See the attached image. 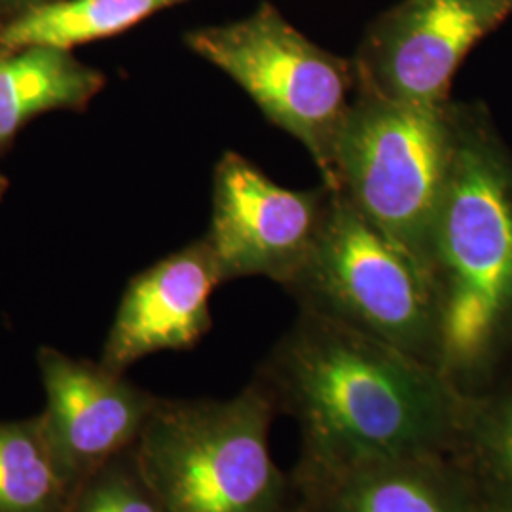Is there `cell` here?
<instances>
[{"label":"cell","instance_id":"5","mask_svg":"<svg viewBox=\"0 0 512 512\" xmlns=\"http://www.w3.org/2000/svg\"><path fill=\"white\" fill-rule=\"evenodd\" d=\"M283 289L298 310L359 330L439 368L433 275L338 190H332L310 255Z\"/></svg>","mask_w":512,"mask_h":512},{"label":"cell","instance_id":"11","mask_svg":"<svg viewBox=\"0 0 512 512\" xmlns=\"http://www.w3.org/2000/svg\"><path fill=\"white\" fill-rule=\"evenodd\" d=\"M291 478L302 512H484L454 459L439 454Z\"/></svg>","mask_w":512,"mask_h":512},{"label":"cell","instance_id":"8","mask_svg":"<svg viewBox=\"0 0 512 512\" xmlns=\"http://www.w3.org/2000/svg\"><path fill=\"white\" fill-rule=\"evenodd\" d=\"M512 16V0H401L353 57L359 84L385 99L437 107L463 59Z\"/></svg>","mask_w":512,"mask_h":512},{"label":"cell","instance_id":"1","mask_svg":"<svg viewBox=\"0 0 512 512\" xmlns=\"http://www.w3.org/2000/svg\"><path fill=\"white\" fill-rule=\"evenodd\" d=\"M255 382L275 414L298 427L296 478L382 459L450 456L465 404L437 366L304 310Z\"/></svg>","mask_w":512,"mask_h":512},{"label":"cell","instance_id":"4","mask_svg":"<svg viewBox=\"0 0 512 512\" xmlns=\"http://www.w3.org/2000/svg\"><path fill=\"white\" fill-rule=\"evenodd\" d=\"M454 105H408L359 84L334 156L332 190L429 272L431 232L456 152Z\"/></svg>","mask_w":512,"mask_h":512},{"label":"cell","instance_id":"17","mask_svg":"<svg viewBox=\"0 0 512 512\" xmlns=\"http://www.w3.org/2000/svg\"><path fill=\"white\" fill-rule=\"evenodd\" d=\"M2 190H4V179H2V175H0V194H2Z\"/></svg>","mask_w":512,"mask_h":512},{"label":"cell","instance_id":"9","mask_svg":"<svg viewBox=\"0 0 512 512\" xmlns=\"http://www.w3.org/2000/svg\"><path fill=\"white\" fill-rule=\"evenodd\" d=\"M46 408L38 416L74 492L129 452L160 397L129 384L107 366L40 349Z\"/></svg>","mask_w":512,"mask_h":512},{"label":"cell","instance_id":"13","mask_svg":"<svg viewBox=\"0 0 512 512\" xmlns=\"http://www.w3.org/2000/svg\"><path fill=\"white\" fill-rule=\"evenodd\" d=\"M450 458L471 482L484 512H512V368L465 397Z\"/></svg>","mask_w":512,"mask_h":512},{"label":"cell","instance_id":"15","mask_svg":"<svg viewBox=\"0 0 512 512\" xmlns=\"http://www.w3.org/2000/svg\"><path fill=\"white\" fill-rule=\"evenodd\" d=\"M73 497L40 418L0 421V512H69Z\"/></svg>","mask_w":512,"mask_h":512},{"label":"cell","instance_id":"10","mask_svg":"<svg viewBox=\"0 0 512 512\" xmlns=\"http://www.w3.org/2000/svg\"><path fill=\"white\" fill-rule=\"evenodd\" d=\"M220 283L205 238L150 266L129 283L101 365L122 374L152 353L196 346L213 325L209 300Z\"/></svg>","mask_w":512,"mask_h":512},{"label":"cell","instance_id":"14","mask_svg":"<svg viewBox=\"0 0 512 512\" xmlns=\"http://www.w3.org/2000/svg\"><path fill=\"white\" fill-rule=\"evenodd\" d=\"M181 2L184 0H55L14 19L0 33V46L10 52L27 46L71 50L120 35Z\"/></svg>","mask_w":512,"mask_h":512},{"label":"cell","instance_id":"16","mask_svg":"<svg viewBox=\"0 0 512 512\" xmlns=\"http://www.w3.org/2000/svg\"><path fill=\"white\" fill-rule=\"evenodd\" d=\"M69 512H160L137 471L131 450L90 476L76 492Z\"/></svg>","mask_w":512,"mask_h":512},{"label":"cell","instance_id":"2","mask_svg":"<svg viewBox=\"0 0 512 512\" xmlns=\"http://www.w3.org/2000/svg\"><path fill=\"white\" fill-rule=\"evenodd\" d=\"M456 152L429 243L440 372L471 397L512 368V148L484 103L456 101Z\"/></svg>","mask_w":512,"mask_h":512},{"label":"cell","instance_id":"3","mask_svg":"<svg viewBox=\"0 0 512 512\" xmlns=\"http://www.w3.org/2000/svg\"><path fill=\"white\" fill-rule=\"evenodd\" d=\"M274 406L255 380L226 401L158 399L131 448L160 512H294L270 452Z\"/></svg>","mask_w":512,"mask_h":512},{"label":"cell","instance_id":"18","mask_svg":"<svg viewBox=\"0 0 512 512\" xmlns=\"http://www.w3.org/2000/svg\"><path fill=\"white\" fill-rule=\"evenodd\" d=\"M294 512H302V511H300V509H298V505H296V511H294Z\"/></svg>","mask_w":512,"mask_h":512},{"label":"cell","instance_id":"6","mask_svg":"<svg viewBox=\"0 0 512 512\" xmlns=\"http://www.w3.org/2000/svg\"><path fill=\"white\" fill-rule=\"evenodd\" d=\"M186 44L228 74L270 124L306 148L323 184L334 186L338 137L359 88L353 59L311 42L270 2L247 18L196 29Z\"/></svg>","mask_w":512,"mask_h":512},{"label":"cell","instance_id":"12","mask_svg":"<svg viewBox=\"0 0 512 512\" xmlns=\"http://www.w3.org/2000/svg\"><path fill=\"white\" fill-rule=\"evenodd\" d=\"M103 86V76L69 50L27 46L0 57V143L46 110L80 107Z\"/></svg>","mask_w":512,"mask_h":512},{"label":"cell","instance_id":"7","mask_svg":"<svg viewBox=\"0 0 512 512\" xmlns=\"http://www.w3.org/2000/svg\"><path fill=\"white\" fill-rule=\"evenodd\" d=\"M330 198L327 184L287 188L249 158L226 152L215 167L213 213L205 236L222 283L266 277L285 287L310 255Z\"/></svg>","mask_w":512,"mask_h":512}]
</instances>
